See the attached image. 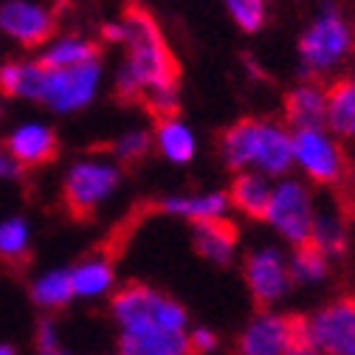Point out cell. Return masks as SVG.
<instances>
[{
    "label": "cell",
    "mask_w": 355,
    "mask_h": 355,
    "mask_svg": "<svg viewBox=\"0 0 355 355\" xmlns=\"http://www.w3.org/2000/svg\"><path fill=\"white\" fill-rule=\"evenodd\" d=\"M259 127H262V119L245 116V119H237L234 124H229L223 130V136H220V155H223L229 169L237 172V169L254 166Z\"/></svg>",
    "instance_id": "e0dca14e"
},
{
    "label": "cell",
    "mask_w": 355,
    "mask_h": 355,
    "mask_svg": "<svg viewBox=\"0 0 355 355\" xmlns=\"http://www.w3.org/2000/svg\"><path fill=\"white\" fill-rule=\"evenodd\" d=\"M237 243H240V229L226 214L192 220V245L200 257L217 265H229L237 254Z\"/></svg>",
    "instance_id": "7c38bea8"
},
{
    "label": "cell",
    "mask_w": 355,
    "mask_h": 355,
    "mask_svg": "<svg viewBox=\"0 0 355 355\" xmlns=\"http://www.w3.org/2000/svg\"><path fill=\"white\" fill-rule=\"evenodd\" d=\"M327 130L338 139H355V76L327 87Z\"/></svg>",
    "instance_id": "ac0fdd59"
},
{
    "label": "cell",
    "mask_w": 355,
    "mask_h": 355,
    "mask_svg": "<svg viewBox=\"0 0 355 355\" xmlns=\"http://www.w3.org/2000/svg\"><path fill=\"white\" fill-rule=\"evenodd\" d=\"M313 240L327 257H341L347 251V229L344 220L330 214V211H316V223H313Z\"/></svg>",
    "instance_id": "4316f807"
},
{
    "label": "cell",
    "mask_w": 355,
    "mask_h": 355,
    "mask_svg": "<svg viewBox=\"0 0 355 355\" xmlns=\"http://www.w3.org/2000/svg\"><path fill=\"white\" fill-rule=\"evenodd\" d=\"M245 285L259 307H271L293 285L291 265L279 248H259L245 257Z\"/></svg>",
    "instance_id": "9c48e42d"
},
{
    "label": "cell",
    "mask_w": 355,
    "mask_h": 355,
    "mask_svg": "<svg viewBox=\"0 0 355 355\" xmlns=\"http://www.w3.org/2000/svg\"><path fill=\"white\" fill-rule=\"evenodd\" d=\"M9 352H15V347H6V344H0V355H9Z\"/></svg>",
    "instance_id": "836d02e7"
},
{
    "label": "cell",
    "mask_w": 355,
    "mask_h": 355,
    "mask_svg": "<svg viewBox=\"0 0 355 355\" xmlns=\"http://www.w3.org/2000/svg\"><path fill=\"white\" fill-rule=\"evenodd\" d=\"M153 147V132H144V130H136V132H127V136H121L110 150L116 153L119 161L124 164H139L147 158Z\"/></svg>",
    "instance_id": "f1b7e54d"
},
{
    "label": "cell",
    "mask_w": 355,
    "mask_h": 355,
    "mask_svg": "<svg viewBox=\"0 0 355 355\" xmlns=\"http://www.w3.org/2000/svg\"><path fill=\"white\" fill-rule=\"evenodd\" d=\"M310 322L313 352L355 355V296H338L319 307Z\"/></svg>",
    "instance_id": "ba28073f"
},
{
    "label": "cell",
    "mask_w": 355,
    "mask_h": 355,
    "mask_svg": "<svg viewBox=\"0 0 355 355\" xmlns=\"http://www.w3.org/2000/svg\"><path fill=\"white\" fill-rule=\"evenodd\" d=\"M274 187L268 181V175L259 169H237L234 181L229 187V200L237 211H243L251 220H265L268 214V203H271Z\"/></svg>",
    "instance_id": "2e32d148"
},
{
    "label": "cell",
    "mask_w": 355,
    "mask_h": 355,
    "mask_svg": "<svg viewBox=\"0 0 355 355\" xmlns=\"http://www.w3.org/2000/svg\"><path fill=\"white\" fill-rule=\"evenodd\" d=\"M347 175H349V184H352V195H355V161H352V166L347 169Z\"/></svg>",
    "instance_id": "d6a6232c"
},
{
    "label": "cell",
    "mask_w": 355,
    "mask_h": 355,
    "mask_svg": "<svg viewBox=\"0 0 355 355\" xmlns=\"http://www.w3.org/2000/svg\"><path fill=\"white\" fill-rule=\"evenodd\" d=\"M229 15L234 17L237 28L245 34H254L265 23V0H226Z\"/></svg>",
    "instance_id": "83f0119b"
},
{
    "label": "cell",
    "mask_w": 355,
    "mask_h": 355,
    "mask_svg": "<svg viewBox=\"0 0 355 355\" xmlns=\"http://www.w3.org/2000/svg\"><path fill=\"white\" fill-rule=\"evenodd\" d=\"M110 310L116 322L121 324V333H187L189 316L184 304L164 296L161 291L144 285V282H130L121 291L113 293Z\"/></svg>",
    "instance_id": "7a4b0ae2"
},
{
    "label": "cell",
    "mask_w": 355,
    "mask_h": 355,
    "mask_svg": "<svg viewBox=\"0 0 355 355\" xmlns=\"http://www.w3.org/2000/svg\"><path fill=\"white\" fill-rule=\"evenodd\" d=\"M73 296L76 293H73L71 271H51L42 279H37L31 288V299L46 310H62Z\"/></svg>",
    "instance_id": "484cf974"
},
{
    "label": "cell",
    "mask_w": 355,
    "mask_h": 355,
    "mask_svg": "<svg viewBox=\"0 0 355 355\" xmlns=\"http://www.w3.org/2000/svg\"><path fill=\"white\" fill-rule=\"evenodd\" d=\"M9 155L20 166H42L51 164L60 155V139L57 132L46 124H26L17 132H12L6 141Z\"/></svg>",
    "instance_id": "4fadbf2b"
},
{
    "label": "cell",
    "mask_w": 355,
    "mask_h": 355,
    "mask_svg": "<svg viewBox=\"0 0 355 355\" xmlns=\"http://www.w3.org/2000/svg\"><path fill=\"white\" fill-rule=\"evenodd\" d=\"M37 349H42V352H60L57 327H54L51 319H40V324H37Z\"/></svg>",
    "instance_id": "f546056e"
},
{
    "label": "cell",
    "mask_w": 355,
    "mask_h": 355,
    "mask_svg": "<svg viewBox=\"0 0 355 355\" xmlns=\"http://www.w3.org/2000/svg\"><path fill=\"white\" fill-rule=\"evenodd\" d=\"M73 293L76 296H102L113 288V254L107 248H99L87 259H82L71 271Z\"/></svg>",
    "instance_id": "ffe728a7"
},
{
    "label": "cell",
    "mask_w": 355,
    "mask_h": 355,
    "mask_svg": "<svg viewBox=\"0 0 355 355\" xmlns=\"http://www.w3.org/2000/svg\"><path fill=\"white\" fill-rule=\"evenodd\" d=\"M265 223H271V229L291 245L310 243L313 223H316V209H313L310 189L302 181H291V178L282 181L279 187H274Z\"/></svg>",
    "instance_id": "8992f818"
},
{
    "label": "cell",
    "mask_w": 355,
    "mask_h": 355,
    "mask_svg": "<svg viewBox=\"0 0 355 355\" xmlns=\"http://www.w3.org/2000/svg\"><path fill=\"white\" fill-rule=\"evenodd\" d=\"M99 76H102L99 60L71 65V68H60V71H49L46 96H42V102L51 105L60 113L79 110L94 99L96 87H99Z\"/></svg>",
    "instance_id": "30bf717a"
},
{
    "label": "cell",
    "mask_w": 355,
    "mask_h": 355,
    "mask_svg": "<svg viewBox=\"0 0 355 355\" xmlns=\"http://www.w3.org/2000/svg\"><path fill=\"white\" fill-rule=\"evenodd\" d=\"M293 136V164L319 187H336L347 178V155L338 136L324 132V127H299Z\"/></svg>",
    "instance_id": "5b68a950"
},
{
    "label": "cell",
    "mask_w": 355,
    "mask_h": 355,
    "mask_svg": "<svg viewBox=\"0 0 355 355\" xmlns=\"http://www.w3.org/2000/svg\"><path fill=\"white\" fill-rule=\"evenodd\" d=\"M189 349L192 352H214L217 336L209 327H195V330H189Z\"/></svg>",
    "instance_id": "4dcf8cb0"
},
{
    "label": "cell",
    "mask_w": 355,
    "mask_h": 355,
    "mask_svg": "<svg viewBox=\"0 0 355 355\" xmlns=\"http://www.w3.org/2000/svg\"><path fill=\"white\" fill-rule=\"evenodd\" d=\"M0 28L15 37L23 49H37L57 34V15L26 0H6L0 6Z\"/></svg>",
    "instance_id": "8fae6325"
},
{
    "label": "cell",
    "mask_w": 355,
    "mask_h": 355,
    "mask_svg": "<svg viewBox=\"0 0 355 355\" xmlns=\"http://www.w3.org/2000/svg\"><path fill=\"white\" fill-rule=\"evenodd\" d=\"M293 166V136L277 121H262L254 169L265 172L268 178H279Z\"/></svg>",
    "instance_id": "5bb4252c"
},
{
    "label": "cell",
    "mask_w": 355,
    "mask_h": 355,
    "mask_svg": "<svg viewBox=\"0 0 355 355\" xmlns=\"http://www.w3.org/2000/svg\"><path fill=\"white\" fill-rule=\"evenodd\" d=\"M0 262L12 268L15 274H23L31 265V248H28V232L23 220H6L0 226Z\"/></svg>",
    "instance_id": "cb8c5ba5"
},
{
    "label": "cell",
    "mask_w": 355,
    "mask_h": 355,
    "mask_svg": "<svg viewBox=\"0 0 355 355\" xmlns=\"http://www.w3.org/2000/svg\"><path fill=\"white\" fill-rule=\"evenodd\" d=\"M237 349L245 355H307L313 352L310 322L302 313H271L262 307L240 333Z\"/></svg>",
    "instance_id": "277c9868"
},
{
    "label": "cell",
    "mask_w": 355,
    "mask_h": 355,
    "mask_svg": "<svg viewBox=\"0 0 355 355\" xmlns=\"http://www.w3.org/2000/svg\"><path fill=\"white\" fill-rule=\"evenodd\" d=\"M232 206L229 192H206V195H175L166 200L155 203V211L164 214H178L184 220H203V217H217V214H226Z\"/></svg>",
    "instance_id": "44dd1931"
},
{
    "label": "cell",
    "mask_w": 355,
    "mask_h": 355,
    "mask_svg": "<svg viewBox=\"0 0 355 355\" xmlns=\"http://www.w3.org/2000/svg\"><path fill=\"white\" fill-rule=\"evenodd\" d=\"M91 60H102V46L94 40H82V37H65L60 40L54 49H49L37 62L46 71H60V68H71V65H82Z\"/></svg>",
    "instance_id": "603a6c76"
},
{
    "label": "cell",
    "mask_w": 355,
    "mask_h": 355,
    "mask_svg": "<svg viewBox=\"0 0 355 355\" xmlns=\"http://www.w3.org/2000/svg\"><path fill=\"white\" fill-rule=\"evenodd\" d=\"M285 121L299 127H327V87L319 82H302L293 91H288L285 102Z\"/></svg>",
    "instance_id": "9a60e30c"
},
{
    "label": "cell",
    "mask_w": 355,
    "mask_h": 355,
    "mask_svg": "<svg viewBox=\"0 0 355 355\" xmlns=\"http://www.w3.org/2000/svg\"><path fill=\"white\" fill-rule=\"evenodd\" d=\"M119 26H121V46H127L124 65L141 82L144 94L164 91V87L178 91L181 65H178V57L169 49L155 17L141 3H127L119 17Z\"/></svg>",
    "instance_id": "6da1fadb"
},
{
    "label": "cell",
    "mask_w": 355,
    "mask_h": 355,
    "mask_svg": "<svg viewBox=\"0 0 355 355\" xmlns=\"http://www.w3.org/2000/svg\"><path fill=\"white\" fill-rule=\"evenodd\" d=\"M46 82L49 71L40 68V62H6L0 68V94L3 96H26L42 102Z\"/></svg>",
    "instance_id": "d6986e66"
},
{
    "label": "cell",
    "mask_w": 355,
    "mask_h": 355,
    "mask_svg": "<svg viewBox=\"0 0 355 355\" xmlns=\"http://www.w3.org/2000/svg\"><path fill=\"white\" fill-rule=\"evenodd\" d=\"M352 51V28L336 3H324L316 20L299 37V62L307 76L330 73Z\"/></svg>",
    "instance_id": "3957f363"
},
{
    "label": "cell",
    "mask_w": 355,
    "mask_h": 355,
    "mask_svg": "<svg viewBox=\"0 0 355 355\" xmlns=\"http://www.w3.org/2000/svg\"><path fill=\"white\" fill-rule=\"evenodd\" d=\"M121 181V172L113 164H96V161H85L76 164L68 178H65V187H62V203L65 211L85 223L91 220L99 209V203L119 187Z\"/></svg>",
    "instance_id": "52a82bcc"
},
{
    "label": "cell",
    "mask_w": 355,
    "mask_h": 355,
    "mask_svg": "<svg viewBox=\"0 0 355 355\" xmlns=\"http://www.w3.org/2000/svg\"><path fill=\"white\" fill-rule=\"evenodd\" d=\"M155 141L164 158L172 164H189L195 158V136L178 116L155 119Z\"/></svg>",
    "instance_id": "7402d4cb"
},
{
    "label": "cell",
    "mask_w": 355,
    "mask_h": 355,
    "mask_svg": "<svg viewBox=\"0 0 355 355\" xmlns=\"http://www.w3.org/2000/svg\"><path fill=\"white\" fill-rule=\"evenodd\" d=\"M288 265H291L293 282H302V285L322 282L330 274V257L313 240L302 243V245H293V254H291Z\"/></svg>",
    "instance_id": "d4e9b609"
},
{
    "label": "cell",
    "mask_w": 355,
    "mask_h": 355,
    "mask_svg": "<svg viewBox=\"0 0 355 355\" xmlns=\"http://www.w3.org/2000/svg\"><path fill=\"white\" fill-rule=\"evenodd\" d=\"M23 166L9 155V158H0V175H15V172H20Z\"/></svg>",
    "instance_id": "1f68e13d"
}]
</instances>
